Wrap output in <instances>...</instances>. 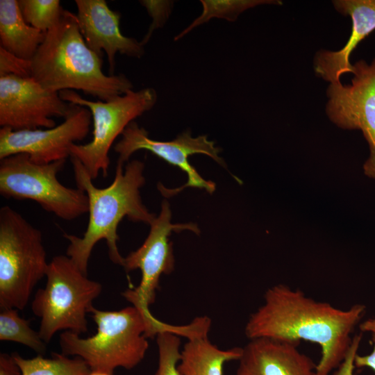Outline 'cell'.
Returning a JSON list of instances; mask_svg holds the SVG:
<instances>
[{
  "instance_id": "6da1fadb",
  "label": "cell",
  "mask_w": 375,
  "mask_h": 375,
  "mask_svg": "<svg viewBox=\"0 0 375 375\" xmlns=\"http://www.w3.org/2000/svg\"><path fill=\"white\" fill-rule=\"evenodd\" d=\"M365 311L355 304L347 310L307 297L284 284L268 288L262 304L249 317L244 333L249 340L267 338L317 344L321 358L316 375H329L346 357L351 334Z\"/></svg>"
},
{
  "instance_id": "7a4b0ae2",
  "label": "cell",
  "mask_w": 375,
  "mask_h": 375,
  "mask_svg": "<svg viewBox=\"0 0 375 375\" xmlns=\"http://www.w3.org/2000/svg\"><path fill=\"white\" fill-rule=\"evenodd\" d=\"M77 188L88 197L89 219L82 237L64 233L69 242L66 255L88 276L90 257L95 244L105 240L110 260L122 266L124 257L117 247V227L124 217L135 222L149 225L156 216L149 212L142 201L140 189L145 183L144 164L133 160L124 165L117 163L115 178L103 188H97L82 163L70 156Z\"/></svg>"
},
{
  "instance_id": "3957f363",
  "label": "cell",
  "mask_w": 375,
  "mask_h": 375,
  "mask_svg": "<svg viewBox=\"0 0 375 375\" xmlns=\"http://www.w3.org/2000/svg\"><path fill=\"white\" fill-rule=\"evenodd\" d=\"M102 63L86 44L76 15L64 9L31 60L32 77L47 91L81 90L101 101L133 89L124 74H105Z\"/></svg>"
},
{
  "instance_id": "277c9868",
  "label": "cell",
  "mask_w": 375,
  "mask_h": 375,
  "mask_svg": "<svg viewBox=\"0 0 375 375\" xmlns=\"http://www.w3.org/2000/svg\"><path fill=\"white\" fill-rule=\"evenodd\" d=\"M88 313L97 325L96 333L83 338L65 331L60 335L59 344L62 353L80 357L91 371L113 374L117 367L134 368L148 350L147 338L174 328L133 306L113 311L92 306Z\"/></svg>"
},
{
  "instance_id": "5b68a950",
  "label": "cell",
  "mask_w": 375,
  "mask_h": 375,
  "mask_svg": "<svg viewBox=\"0 0 375 375\" xmlns=\"http://www.w3.org/2000/svg\"><path fill=\"white\" fill-rule=\"evenodd\" d=\"M44 288L31 302L33 314L40 319L39 333L48 344L59 331L81 335L88 332L86 315L99 296L102 285L89 279L67 255L49 262Z\"/></svg>"
},
{
  "instance_id": "8992f818",
  "label": "cell",
  "mask_w": 375,
  "mask_h": 375,
  "mask_svg": "<svg viewBox=\"0 0 375 375\" xmlns=\"http://www.w3.org/2000/svg\"><path fill=\"white\" fill-rule=\"evenodd\" d=\"M49 262L42 231L9 206L0 208V308L23 310Z\"/></svg>"
},
{
  "instance_id": "52a82bcc",
  "label": "cell",
  "mask_w": 375,
  "mask_h": 375,
  "mask_svg": "<svg viewBox=\"0 0 375 375\" xmlns=\"http://www.w3.org/2000/svg\"><path fill=\"white\" fill-rule=\"evenodd\" d=\"M59 95L65 101L85 107L91 112L92 138L86 144H74L70 156L82 163L92 180L100 172L104 177L107 176L110 164L109 151L115 139L135 119L152 109L157 101V93L152 88L130 90L108 101H90L72 90H62Z\"/></svg>"
},
{
  "instance_id": "ba28073f",
  "label": "cell",
  "mask_w": 375,
  "mask_h": 375,
  "mask_svg": "<svg viewBox=\"0 0 375 375\" xmlns=\"http://www.w3.org/2000/svg\"><path fill=\"white\" fill-rule=\"evenodd\" d=\"M65 161L38 164L26 153L0 160V194L6 199L34 201L66 221L82 216L88 212V195L78 188L63 185L57 178Z\"/></svg>"
},
{
  "instance_id": "9c48e42d",
  "label": "cell",
  "mask_w": 375,
  "mask_h": 375,
  "mask_svg": "<svg viewBox=\"0 0 375 375\" xmlns=\"http://www.w3.org/2000/svg\"><path fill=\"white\" fill-rule=\"evenodd\" d=\"M169 202L164 200L158 217L151 223L149 233L143 244L124 258L126 272L140 269L142 274L138 286L124 291L122 295L147 316H151L149 306L154 303L160 288L162 274H170L174 268L172 244L169 236L172 231L189 230L197 234L199 229L193 223L172 224Z\"/></svg>"
},
{
  "instance_id": "30bf717a",
  "label": "cell",
  "mask_w": 375,
  "mask_h": 375,
  "mask_svg": "<svg viewBox=\"0 0 375 375\" xmlns=\"http://www.w3.org/2000/svg\"><path fill=\"white\" fill-rule=\"evenodd\" d=\"M114 151L118 154L117 163L124 165L131 156L139 150H147L164 160L169 164L179 167L188 176L187 183L174 189L164 187L160 183L158 188L161 194L169 197L178 193L186 188L203 189L212 194L215 190V183L203 179L191 165L188 158L194 154H204L219 165L226 167L224 160L219 156L221 149L206 135L192 137L189 131H184L174 140L162 142L152 140L148 131L140 127L135 122L130 123L122 134L121 140L114 145Z\"/></svg>"
},
{
  "instance_id": "8fae6325",
  "label": "cell",
  "mask_w": 375,
  "mask_h": 375,
  "mask_svg": "<svg viewBox=\"0 0 375 375\" xmlns=\"http://www.w3.org/2000/svg\"><path fill=\"white\" fill-rule=\"evenodd\" d=\"M353 67L351 85L330 84L326 112L337 126L362 132L369 147L364 173L375 178V58L370 64L360 60Z\"/></svg>"
},
{
  "instance_id": "7c38bea8",
  "label": "cell",
  "mask_w": 375,
  "mask_h": 375,
  "mask_svg": "<svg viewBox=\"0 0 375 375\" xmlns=\"http://www.w3.org/2000/svg\"><path fill=\"white\" fill-rule=\"evenodd\" d=\"M92 123L90 111L72 103L65 121L46 129L14 131L0 129V160L17 153H26L38 164H48L70 157L71 147L88 135Z\"/></svg>"
},
{
  "instance_id": "4fadbf2b",
  "label": "cell",
  "mask_w": 375,
  "mask_h": 375,
  "mask_svg": "<svg viewBox=\"0 0 375 375\" xmlns=\"http://www.w3.org/2000/svg\"><path fill=\"white\" fill-rule=\"evenodd\" d=\"M72 103L46 90L32 76L0 78V126L14 131L52 128V117H65Z\"/></svg>"
},
{
  "instance_id": "5bb4252c",
  "label": "cell",
  "mask_w": 375,
  "mask_h": 375,
  "mask_svg": "<svg viewBox=\"0 0 375 375\" xmlns=\"http://www.w3.org/2000/svg\"><path fill=\"white\" fill-rule=\"evenodd\" d=\"M80 31L88 47L99 56H107L110 75H114L117 53L141 58L144 46L120 30L121 14L112 10L105 0H76Z\"/></svg>"
},
{
  "instance_id": "9a60e30c",
  "label": "cell",
  "mask_w": 375,
  "mask_h": 375,
  "mask_svg": "<svg viewBox=\"0 0 375 375\" xmlns=\"http://www.w3.org/2000/svg\"><path fill=\"white\" fill-rule=\"evenodd\" d=\"M299 345L267 338L249 340L242 347L235 375H316L317 365Z\"/></svg>"
},
{
  "instance_id": "2e32d148",
  "label": "cell",
  "mask_w": 375,
  "mask_h": 375,
  "mask_svg": "<svg viewBox=\"0 0 375 375\" xmlns=\"http://www.w3.org/2000/svg\"><path fill=\"white\" fill-rule=\"evenodd\" d=\"M333 3L340 13L351 17L352 28L346 44L338 51L322 50L315 58V71L324 80L340 82V76L353 73L349 59L358 44L375 31V0H337Z\"/></svg>"
},
{
  "instance_id": "e0dca14e",
  "label": "cell",
  "mask_w": 375,
  "mask_h": 375,
  "mask_svg": "<svg viewBox=\"0 0 375 375\" xmlns=\"http://www.w3.org/2000/svg\"><path fill=\"white\" fill-rule=\"evenodd\" d=\"M45 35L46 33L26 22L19 1H0V47L20 58L31 60Z\"/></svg>"
},
{
  "instance_id": "ac0fdd59",
  "label": "cell",
  "mask_w": 375,
  "mask_h": 375,
  "mask_svg": "<svg viewBox=\"0 0 375 375\" xmlns=\"http://www.w3.org/2000/svg\"><path fill=\"white\" fill-rule=\"evenodd\" d=\"M205 333L188 338L181 350L178 369L181 375H223L225 363L238 360L242 347L221 349Z\"/></svg>"
},
{
  "instance_id": "d6986e66",
  "label": "cell",
  "mask_w": 375,
  "mask_h": 375,
  "mask_svg": "<svg viewBox=\"0 0 375 375\" xmlns=\"http://www.w3.org/2000/svg\"><path fill=\"white\" fill-rule=\"evenodd\" d=\"M12 356L22 375H89L90 368L80 357L70 358L63 353H53L51 358L41 355L27 359L13 353Z\"/></svg>"
},
{
  "instance_id": "ffe728a7",
  "label": "cell",
  "mask_w": 375,
  "mask_h": 375,
  "mask_svg": "<svg viewBox=\"0 0 375 375\" xmlns=\"http://www.w3.org/2000/svg\"><path fill=\"white\" fill-rule=\"evenodd\" d=\"M202 12L186 28L174 38L177 41L194 28L209 22L212 18L235 21L244 10L262 4H281L272 0H201Z\"/></svg>"
},
{
  "instance_id": "44dd1931",
  "label": "cell",
  "mask_w": 375,
  "mask_h": 375,
  "mask_svg": "<svg viewBox=\"0 0 375 375\" xmlns=\"http://www.w3.org/2000/svg\"><path fill=\"white\" fill-rule=\"evenodd\" d=\"M0 340L22 344L33 349L39 355L47 349V343L39 332L35 331L29 321L21 317L15 308L1 309L0 312Z\"/></svg>"
},
{
  "instance_id": "7402d4cb",
  "label": "cell",
  "mask_w": 375,
  "mask_h": 375,
  "mask_svg": "<svg viewBox=\"0 0 375 375\" xmlns=\"http://www.w3.org/2000/svg\"><path fill=\"white\" fill-rule=\"evenodd\" d=\"M19 6L26 22L44 33L55 25L64 10L59 0H20Z\"/></svg>"
},
{
  "instance_id": "603a6c76",
  "label": "cell",
  "mask_w": 375,
  "mask_h": 375,
  "mask_svg": "<svg viewBox=\"0 0 375 375\" xmlns=\"http://www.w3.org/2000/svg\"><path fill=\"white\" fill-rule=\"evenodd\" d=\"M158 351V368L155 375H181L178 369L181 358L180 335L170 331L156 336Z\"/></svg>"
},
{
  "instance_id": "cb8c5ba5",
  "label": "cell",
  "mask_w": 375,
  "mask_h": 375,
  "mask_svg": "<svg viewBox=\"0 0 375 375\" xmlns=\"http://www.w3.org/2000/svg\"><path fill=\"white\" fill-rule=\"evenodd\" d=\"M140 2L152 17V22L148 29L147 33L140 42L144 46L148 42L153 31L162 27L165 24L171 12L173 3L169 1L155 0H143Z\"/></svg>"
},
{
  "instance_id": "d4e9b609",
  "label": "cell",
  "mask_w": 375,
  "mask_h": 375,
  "mask_svg": "<svg viewBox=\"0 0 375 375\" xmlns=\"http://www.w3.org/2000/svg\"><path fill=\"white\" fill-rule=\"evenodd\" d=\"M32 76L31 60L20 58L0 47V78Z\"/></svg>"
},
{
  "instance_id": "484cf974",
  "label": "cell",
  "mask_w": 375,
  "mask_h": 375,
  "mask_svg": "<svg viewBox=\"0 0 375 375\" xmlns=\"http://www.w3.org/2000/svg\"><path fill=\"white\" fill-rule=\"evenodd\" d=\"M362 334H357L353 337L352 342L349 349V351L344 358V360L338 367V370L334 375H354L353 370L355 369L354 359L358 353Z\"/></svg>"
},
{
  "instance_id": "4316f807",
  "label": "cell",
  "mask_w": 375,
  "mask_h": 375,
  "mask_svg": "<svg viewBox=\"0 0 375 375\" xmlns=\"http://www.w3.org/2000/svg\"><path fill=\"white\" fill-rule=\"evenodd\" d=\"M0 375H22L12 355L0 354Z\"/></svg>"
},
{
  "instance_id": "83f0119b",
  "label": "cell",
  "mask_w": 375,
  "mask_h": 375,
  "mask_svg": "<svg viewBox=\"0 0 375 375\" xmlns=\"http://www.w3.org/2000/svg\"><path fill=\"white\" fill-rule=\"evenodd\" d=\"M372 342L373 350L371 353L365 356H360L358 353L354 359L356 367H367L375 371V335H372Z\"/></svg>"
},
{
  "instance_id": "f1b7e54d",
  "label": "cell",
  "mask_w": 375,
  "mask_h": 375,
  "mask_svg": "<svg viewBox=\"0 0 375 375\" xmlns=\"http://www.w3.org/2000/svg\"><path fill=\"white\" fill-rule=\"evenodd\" d=\"M359 328L362 333L369 332L372 335H375V318L363 322L360 324Z\"/></svg>"
},
{
  "instance_id": "f546056e",
  "label": "cell",
  "mask_w": 375,
  "mask_h": 375,
  "mask_svg": "<svg viewBox=\"0 0 375 375\" xmlns=\"http://www.w3.org/2000/svg\"><path fill=\"white\" fill-rule=\"evenodd\" d=\"M89 375H112V373H110L105 371L96 370V371H91Z\"/></svg>"
}]
</instances>
